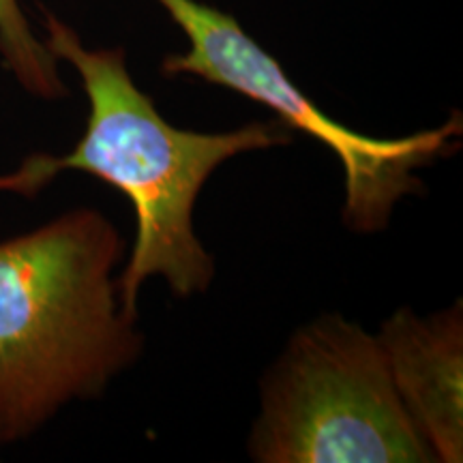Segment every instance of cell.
Instances as JSON below:
<instances>
[{
  "label": "cell",
  "mask_w": 463,
  "mask_h": 463,
  "mask_svg": "<svg viewBox=\"0 0 463 463\" xmlns=\"http://www.w3.org/2000/svg\"><path fill=\"white\" fill-rule=\"evenodd\" d=\"M0 56L28 95L48 101L67 97L58 61L34 34L20 0H0Z\"/></svg>",
  "instance_id": "cell-6"
},
{
  "label": "cell",
  "mask_w": 463,
  "mask_h": 463,
  "mask_svg": "<svg viewBox=\"0 0 463 463\" xmlns=\"http://www.w3.org/2000/svg\"><path fill=\"white\" fill-rule=\"evenodd\" d=\"M249 453L262 463L436 461L378 337L324 316L289 339L264 380Z\"/></svg>",
  "instance_id": "cell-3"
},
{
  "label": "cell",
  "mask_w": 463,
  "mask_h": 463,
  "mask_svg": "<svg viewBox=\"0 0 463 463\" xmlns=\"http://www.w3.org/2000/svg\"><path fill=\"white\" fill-rule=\"evenodd\" d=\"M395 389L433 457L463 459V317L461 303L419 317L397 311L375 335Z\"/></svg>",
  "instance_id": "cell-5"
},
{
  "label": "cell",
  "mask_w": 463,
  "mask_h": 463,
  "mask_svg": "<svg viewBox=\"0 0 463 463\" xmlns=\"http://www.w3.org/2000/svg\"><path fill=\"white\" fill-rule=\"evenodd\" d=\"M120 258L118 230L92 208L0 242V444L99 397L140 356L112 279Z\"/></svg>",
  "instance_id": "cell-2"
},
{
  "label": "cell",
  "mask_w": 463,
  "mask_h": 463,
  "mask_svg": "<svg viewBox=\"0 0 463 463\" xmlns=\"http://www.w3.org/2000/svg\"><path fill=\"white\" fill-rule=\"evenodd\" d=\"M187 37L189 48L161 62L167 78L194 75L270 108L288 129L307 133L337 155L345 174L344 219L352 232L373 234L389 225L405 195L422 189L416 170L459 146V112L438 129L380 140L339 125L292 84L275 56L249 37L234 15L200 0H157Z\"/></svg>",
  "instance_id": "cell-4"
},
{
  "label": "cell",
  "mask_w": 463,
  "mask_h": 463,
  "mask_svg": "<svg viewBox=\"0 0 463 463\" xmlns=\"http://www.w3.org/2000/svg\"><path fill=\"white\" fill-rule=\"evenodd\" d=\"M45 45L78 71L89 97L84 136L67 155H31L0 174V191L34 198L61 172H86L114 184L133 204L137 234L116 279L120 311L136 320L137 292L153 275L165 277L176 297L204 292L215 262L194 230L202 187L236 155L292 142L281 123H251L234 131L178 129L133 82L123 48H86L67 22L45 11Z\"/></svg>",
  "instance_id": "cell-1"
}]
</instances>
